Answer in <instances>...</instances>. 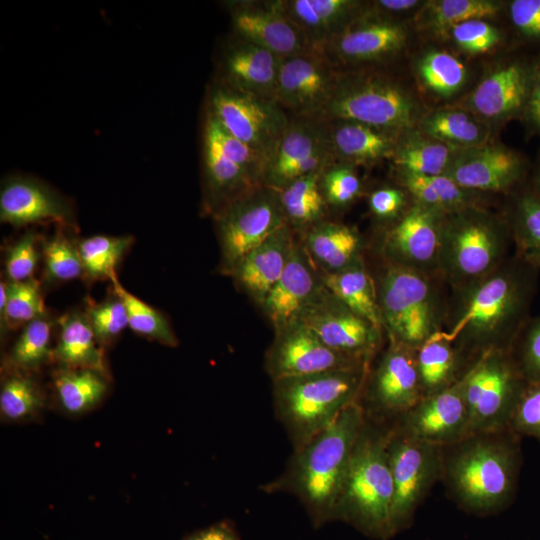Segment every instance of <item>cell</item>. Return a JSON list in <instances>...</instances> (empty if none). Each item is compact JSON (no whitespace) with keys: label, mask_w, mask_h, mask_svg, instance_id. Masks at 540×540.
<instances>
[{"label":"cell","mask_w":540,"mask_h":540,"mask_svg":"<svg viewBox=\"0 0 540 540\" xmlns=\"http://www.w3.org/2000/svg\"><path fill=\"white\" fill-rule=\"evenodd\" d=\"M111 281L114 293L121 298L126 307L128 327L137 334L166 346L178 345V339L164 315L127 291L117 277Z\"/></svg>","instance_id":"cell-46"},{"label":"cell","mask_w":540,"mask_h":540,"mask_svg":"<svg viewBox=\"0 0 540 540\" xmlns=\"http://www.w3.org/2000/svg\"><path fill=\"white\" fill-rule=\"evenodd\" d=\"M505 4L494 0H431L414 15L416 28L437 39H446L456 25L471 19L497 16Z\"/></svg>","instance_id":"cell-37"},{"label":"cell","mask_w":540,"mask_h":540,"mask_svg":"<svg viewBox=\"0 0 540 540\" xmlns=\"http://www.w3.org/2000/svg\"><path fill=\"white\" fill-rule=\"evenodd\" d=\"M0 314L2 330L26 325L45 314L39 284L29 279L0 284Z\"/></svg>","instance_id":"cell-44"},{"label":"cell","mask_w":540,"mask_h":540,"mask_svg":"<svg viewBox=\"0 0 540 540\" xmlns=\"http://www.w3.org/2000/svg\"><path fill=\"white\" fill-rule=\"evenodd\" d=\"M416 128L457 150L485 144L493 140L494 133L489 125L454 103L425 110Z\"/></svg>","instance_id":"cell-32"},{"label":"cell","mask_w":540,"mask_h":540,"mask_svg":"<svg viewBox=\"0 0 540 540\" xmlns=\"http://www.w3.org/2000/svg\"><path fill=\"white\" fill-rule=\"evenodd\" d=\"M415 78L421 89L437 100L457 96L469 81V69L456 54L441 48H428L414 62Z\"/></svg>","instance_id":"cell-34"},{"label":"cell","mask_w":540,"mask_h":540,"mask_svg":"<svg viewBox=\"0 0 540 540\" xmlns=\"http://www.w3.org/2000/svg\"><path fill=\"white\" fill-rule=\"evenodd\" d=\"M220 245V271L231 276L254 248L287 224L279 192L259 185L214 215Z\"/></svg>","instance_id":"cell-11"},{"label":"cell","mask_w":540,"mask_h":540,"mask_svg":"<svg viewBox=\"0 0 540 540\" xmlns=\"http://www.w3.org/2000/svg\"><path fill=\"white\" fill-rule=\"evenodd\" d=\"M302 245L319 273L337 272L362 256L360 233L343 223L324 220L305 231Z\"/></svg>","instance_id":"cell-31"},{"label":"cell","mask_w":540,"mask_h":540,"mask_svg":"<svg viewBox=\"0 0 540 540\" xmlns=\"http://www.w3.org/2000/svg\"><path fill=\"white\" fill-rule=\"evenodd\" d=\"M320 276L332 294L383 330L375 278L368 271L363 256L337 272L320 273Z\"/></svg>","instance_id":"cell-36"},{"label":"cell","mask_w":540,"mask_h":540,"mask_svg":"<svg viewBox=\"0 0 540 540\" xmlns=\"http://www.w3.org/2000/svg\"><path fill=\"white\" fill-rule=\"evenodd\" d=\"M426 109L399 79L382 68L337 70L331 96L319 120H354L402 133L415 128Z\"/></svg>","instance_id":"cell-7"},{"label":"cell","mask_w":540,"mask_h":540,"mask_svg":"<svg viewBox=\"0 0 540 540\" xmlns=\"http://www.w3.org/2000/svg\"><path fill=\"white\" fill-rule=\"evenodd\" d=\"M504 213L474 206L445 214L438 273L452 291L484 279L513 253Z\"/></svg>","instance_id":"cell-6"},{"label":"cell","mask_w":540,"mask_h":540,"mask_svg":"<svg viewBox=\"0 0 540 540\" xmlns=\"http://www.w3.org/2000/svg\"><path fill=\"white\" fill-rule=\"evenodd\" d=\"M290 20L302 31L315 51L361 16L368 1L358 0H281Z\"/></svg>","instance_id":"cell-29"},{"label":"cell","mask_w":540,"mask_h":540,"mask_svg":"<svg viewBox=\"0 0 540 540\" xmlns=\"http://www.w3.org/2000/svg\"><path fill=\"white\" fill-rule=\"evenodd\" d=\"M538 271L513 253L484 279L452 291L440 333L463 365L492 350L509 351L530 317Z\"/></svg>","instance_id":"cell-1"},{"label":"cell","mask_w":540,"mask_h":540,"mask_svg":"<svg viewBox=\"0 0 540 540\" xmlns=\"http://www.w3.org/2000/svg\"><path fill=\"white\" fill-rule=\"evenodd\" d=\"M463 375L452 385L424 397L399 417L396 426L418 440L446 447L470 436Z\"/></svg>","instance_id":"cell-23"},{"label":"cell","mask_w":540,"mask_h":540,"mask_svg":"<svg viewBox=\"0 0 540 540\" xmlns=\"http://www.w3.org/2000/svg\"><path fill=\"white\" fill-rule=\"evenodd\" d=\"M319 185L328 207L337 209L348 207L362 191L357 168L338 162H331L321 171Z\"/></svg>","instance_id":"cell-48"},{"label":"cell","mask_w":540,"mask_h":540,"mask_svg":"<svg viewBox=\"0 0 540 540\" xmlns=\"http://www.w3.org/2000/svg\"><path fill=\"white\" fill-rule=\"evenodd\" d=\"M59 336L52 359L64 368H89L106 373L103 353L85 313L73 311L58 320Z\"/></svg>","instance_id":"cell-35"},{"label":"cell","mask_w":540,"mask_h":540,"mask_svg":"<svg viewBox=\"0 0 540 540\" xmlns=\"http://www.w3.org/2000/svg\"><path fill=\"white\" fill-rule=\"evenodd\" d=\"M439 282H444L439 276L385 261L375 283L388 340L418 349L442 329L448 301Z\"/></svg>","instance_id":"cell-8"},{"label":"cell","mask_w":540,"mask_h":540,"mask_svg":"<svg viewBox=\"0 0 540 540\" xmlns=\"http://www.w3.org/2000/svg\"><path fill=\"white\" fill-rule=\"evenodd\" d=\"M365 422L361 403L350 404L330 425L293 450L283 473L260 489L268 494L284 492L297 497L316 529L334 521L335 507Z\"/></svg>","instance_id":"cell-2"},{"label":"cell","mask_w":540,"mask_h":540,"mask_svg":"<svg viewBox=\"0 0 540 540\" xmlns=\"http://www.w3.org/2000/svg\"><path fill=\"white\" fill-rule=\"evenodd\" d=\"M444 217L445 213L412 200L382 236L384 261L439 276Z\"/></svg>","instance_id":"cell-16"},{"label":"cell","mask_w":540,"mask_h":540,"mask_svg":"<svg viewBox=\"0 0 540 540\" xmlns=\"http://www.w3.org/2000/svg\"><path fill=\"white\" fill-rule=\"evenodd\" d=\"M387 439L388 430L376 427L366 417L334 511V521L346 522L381 540L395 535L394 486Z\"/></svg>","instance_id":"cell-4"},{"label":"cell","mask_w":540,"mask_h":540,"mask_svg":"<svg viewBox=\"0 0 540 540\" xmlns=\"http://www.w3.org/2000/svg\"><path fill=\"white\" fill-rule=\"evenodd\" d=\"M456 150L421 133L415 127L400 135L391 160L396 172L423 176L444 175Z\"/></svg>","instance_id":"cell-39"},{"label":"cell","mask_w":540,"mask_h":540,"mask_svg":"<svg viewBox=\"0 0 540 540\" xmlns=\"http://www.w3.org/2000/svg\"><path fill=\"white\" fill-rule=\"evenodd\" d=\"M51 328L52 323L46 314L23 327L8 355L11 369L32 373L52 359Z\"/></svg>","instance_id":"cell-43"},{"label":"cell","mask_w":540,"mask_h":540,"mask_svg":"<svg viewBox=\"0 0 540 540\" xmlns=\"http://www.w3.org/2000/svg\"><path fill=\"white\" fill-rule=\"evenodd\" d=\"M530 164L519 151L491 140L456 150L444 175L469 191L507 194L528 181Z\"/></svg>","instance_id":"cell-18"},{"label":"cell","mask_w":540,"mask_h":540,"mask_svg":"<svg viewBox=\"0 0 540 540\" xmlns=\"http://www.w3.org/2000/svg\"><path fill=\"white\" fill-rule=\"evenodd\" d=\"M409 39L407 23L373 14L367 7L320 52L336 70L381 68L406 50Z\"/></svg>","instance_id":"cell-14"},{"label":"cell","mask_w":540,"mask_h":540,"mask_svg":"<svg viewBox=\"0 0 540 540\" xmlns=\"http://www.w3.org/2000/svg\"><path fill=\"white\" fill-rule=\"evenodd\" d=\"M417 368L423 398L444 390L465 373L455 346L440 330L417 349Z\"/></svg>","instance_id":"cell-40"},{"label":"cell","mask_w":540,"mask_h":540,"mask_svg":"<svg viewBox=\"0 0 540 540\" xmlns=\"http://www.w3.org/2000/svg\"><path fill=\"white\" fill-rule=\"evenodd\" d=\"M133 241L130 236L96 235L82 240L78 250L84 274L90 279L116 276V266Z\"/></svg>","instance_id":"cell-45"},{"label":"cell","mask_w":540,"mask_h":540,"mask_svg":"<svg viewBox=\"0 0 540 540\" xmlns=\"http://www.w3.org/2000/svg\"><path fill=\"white\" fill-rule=\"evenodd\" d=\"M232 136L267 160L272 158L291 117L272 100L238 92L214 82L207 109Z\"/></svg>","instance_id":"cell-13"},{"label":"cell","mask_w":540,"mask_h":540,"mask_svg":"<svg viewBox=\"0 0 540 540\" xmlns=\"http://www.w3.org/2000/svg\"><path fill=\"white\" fill-rule=\"evenodd\" d=\"M281 58L231 32L223 43L217 82L275 101Z\"/></svg>","instance_id":"cell-24"},{"label":"cell","mask_w":540,"mask_h":540,"mask_svg":"<svg viewBox=\"0 0 540 540\" xmlns=\"http://www.w3.org/2000/svg\"><path fill=\"white\" fill-rule=\"evenodd\" d=\"M509 428L518 436H528L540 441V382L527 383Z\"/></svg>","instance_id":"cell-53"},{"label":"cell","mask_w":540,"mask_h":540,"mask_svg":"<svg viewBox=\"0 0 540 540\" xmlns=\"http://www.w3.org/2000/svg\"><path fill=\"white\" fill-rule=\"evenodd\" d=\"M331 162L334 160L325 121L291 117L266 166L263 185L280 190L300 177L321 171Z\"/></svg>","instance_id":"cell-20"},{"label":"cell","mask_w":540,"mask_h":540,"mask_svg":"<svg viewBox=\"0 0 540 540\" xmlns=\"http://www.w3.org/2000/svg\"><path fill=\"white\" fill-rule=\"evenodd\" d=\"M38 259L37 235L27 232L7 253L5 271L9 281L22 282L32 279Z\"/></svg>","instance_id":"cell-54"},{"label":"cell","mask_w":540,"mask_h":540,"mask_svg":"<svg viewBox=\"0 0 540 540\" xmlns=\"http://www.w3.org/2000/svg\"><path fill=\"white\" fill-rule=\"evenodd\" d=\"M45 406L44 393L30 372L12 369L1 383L0 416L8 423L36 419Z\"/></svg>","instance_id":"cell-42"},{"label":"cell","mask_w":540,"mask_h":540,"mask_svg":"<svg viewBox=\"0 0 540 540\" xmlns=\"http://www.w3.org/2000/svg\"><path fill=\"white\" fill-rule=\"evenodd\" d=\"M489 19H471L454 26L447 38L453 46L467 56H480L499 48L506 35Z\"/></svg>","instance_id":"cell-47"},{"label":"cell","mask_w":540,"mask_h":540,"mask_svg":"<svg viewBox=\"0 0 540 540\" xmlns=\"http://www.w3.org/2000/svg\"><path fill=\"white\" fill-rule=\"evenodd\" d=\"M202 167L205 208L213 216L259 184L203 128Z\"/></svg>","instance_id":"cell-30"},{"label":"cell","mask_w":540,"mask_h":540,"mask_svg":"<svg viewBox=\"0 0 540 540\" xmlns=\"http://www.w3.org/2000/svg\"><path fill=\"white\" fill-rule=\"evenodd\" d=\"M444 447L406 434L396 425L388 430L387 450L392 473L394 533L406 528L435 481L442 476Z\"/></svg>","instance_id":"cell-12"},{"label":"cell","mask_w":540,"mask_h":540,"mask_svg":"<svg viewBox=\"0 0 540 540\" xmlns=\"http://www.w3.org/2000/svg\"><path fill=\"white\" fill-rule=\"evenodd\" d=\"M504 214L508 221L514 254L540 269V196L529 182L509 194Z\"/></svg>","instance_id":"cell-33"},{"label":"cell","mask_w":540,"mask_h":540,"mask_svg":"<svg viewBox=\"0 0 540 540\" xmlns=\"http://www.w3.org/2000/svg\"><path fill=\"white\" fill-rule=\"evenodd\" d=\"M528 182L532 189L540 196V150Z\"/></svg>","instance_id":"cell-59"},{"label":"cell","mask_w":540,"mask_h":540,"mask_svg":"<svg viewBox=\"0 0 540 540\" xmlns=\"http://www.w3.org/2000/svg\"><path fill=\"white\" fill-rule=\"evenodd\" d=\"M505 7L517 42L540 47V0H512Z\"/></svg>","instance_id":"cell-52"},{"label":"cell","mask_w":540,"mask_h":540,"mask_svg":"<svg viewBox=\"0 0 540 540\" xmlns=\"http://www.w3.org/2000/svg\"><path fill=\"white\" fill-rule=\"evenodd\" d=\"M509 353L527 383L540 382V314L529 317Z\"/></svg>","instance_id":"cell-50"},{"label":"cell","mask_w":540,"mask_h":540,"mask_svg":"<svg viewBox=\"0 0 540 540\" xmlns=\"http://www.w3.org/2000/svg\"><path fill=\"white\" fill-rule=\"evenodd\" d=\"M232 33L280 58L315 51L284 12L281 0H234L226 4Z\"/></svg>","instance_id":"cell-22"},{"label":"cell","mask_w":540,"mask_h":540,"mask_svg":"<svg viewBox=\"0 0 540 540\" xmlns=\"http://www.w3.org/2000/svg\"><path fill=\"white\" fill-rule=\"evenodd\" d=\"M60 409L69 416L84 415L97 407L108 392L105 372L89 368L60 367L53 376Z\"/></svg>","instance_id":"cell-38"},{"label":"cell","mask_w":540,"mask_h":540,"mask_svg":"<svg viewBox=\"0 0 540 540\" xmlns=\"http://www.w3.org/2000/svg\"><path fill=\"white\" fill-rule=\"evenodd\" d=\"M321 171L300 177L278 190L286 222L293 230L305 232L326 220L329 207L319 185Z\"/></svg>","instance_id":"cell-41"},{"label":"cell","mask_w":540,"mask_h":540,"mask_svg":"<svg viewBox=\"0 0 540 540\" xmlns=\"http://www.w3.org/2000/svg\"><path fill=\"white\" fill-rule=\"evenodd\" d=\"M539 74L540 52H522L518 47L489 66L454 104L495 131L512 120H521Z\"/></svg>","instance_id":"cell-10"},{"label":"cell","mask_w":540,"mask_h":540,"mask_svg":"<svg viewBox=\"0 0 540 540\" xmlns=\"http://www.w3.org/2000/svg\"><path fill=\"white\" fill-rule=\"evenodd\" d=\"M520 122L525 128L527 136L540 138V74L534 84Z\"/></svg>","instance_id":"cell-58"},{"label":"cell","mask_w":540,"mask_h":540,"mask_svg":"<svg viewBox=\"0 0 540 540\" xmlns=\"http://www.w3.org/2000/svg\"><path fill=\"white\" fill-rule=\"evenodd\" d=\"M407 196L401 187L378 188L369 195V209L376 218L392 222L408 207Z\"/></svg>","instance_id":"cell-55"},{"label":"cell","mask_w":540,"mask_h":540,"mask_svg":"<svg viewBox=\"0 0 540 540\" xmlns=\"http://www.w3.org/2000/svg\"><path fill=\"white\" fill-rule=\"evenodd\" d=\"M421 0H377L368 2V11L390 19L403 21L408 13L416 14L424 5Z\"/></svg>","instance_id":"cell-56"},{"label":"cell","mask_w":540,"mask_h":540,"mask_svg":"<svg viewBox=\"0 0 540 540\" xmlns=\"http://www.w3.org/2000/svg\"><path fill=\"white\" fill-rule=\"evenodd\" d=\"M85 314L99 345L108 344L128 327L126 307L115 293L101 303L90 302Z\"/></svg>","instance_id":"cell-51"},{"label":"cell","mask_w":540,"mask_h":540,"mask_svg":"<svg viewBox=\"0 0 540 540\" xmlns=\"http://www.w3.org/2000/svg\"><path fill=\"white\" fill-rule=\"evenodd\" d=\"M337 70L319 51L281 58L275 102L290 116L318 119Z\"/></svg>","instance_id":"cell-21"},{"label":"cell","mask_w":540,"mask_h":540,"mask_svg":"<svg viewBox=\"0 0 540 540\" xmlns=\"http://www.w3.org/2000/svg\"><path fill=\"white\" fill-rule=\"evenodd\" d=\"M334 162L353 167L374 166L392 158L400 135L354 120L325 121Z\"/></svg>","instance_id":"cell-28"},{"label":"cell","mask_w":540,"mask_h":540,"mask_svg":"<svg viewBox=\"0 0 540 540\" xmlns=\"http://www.w3.org/2000/svg\"><path fill=\"white\" fill-rule=\"evenodd\" d=\"M371 365L331 370L273 382L276 418L293 445L300 448L358 402Z\"/></svg>","instance_id":"cell-5"},{"label":"cell","mask_w":540,"mask_h":540,"mask_svg":"<svg viewBox=\"0 0 540 540\" xmlns=\"http://www.w3.org/2000/svg\"><path fill=\"white\" fill-rule=\"evenodd\" d=\"M299 321L330 348L368 363L382 345L383 330L350 309L324 284Z\"/></svg>","instance_id":"cell-17"},{"label":"cell","mask_w":540,"mask_h":540,"mask_svg":"<svg viewBox=\"0 0 540 540\" xmlns=\"http://www.w3.org/2000/svg\"><path fill=\"white\" fill-rule=\"evenodd\" d=\"M182 540H242L234 523L228 519L194 530Z\"/></svg>","instance_id":"cell-57"},{"label":"cell","mask_w":540,"mask_h":540,"mask_svg":"<svg viewBox=\"0 0 540 540\" xmlns=\"http://www.w3.org/2000/svg\"><path fill=\"white\" fill-rule=\"evenodd\" d=\"M323 286L319 271L302 243H295L281 277L261 306L274 331L299 321Z\"/></svg>","instance_id":"cell-25"},{"label":"cell","mask_w":540,"mask_h":540,"mask_svg":"<svg viewBox=\"0 0 540 540\" xmlns=\"http://www.w3.org/2000/svg\"><path fill=\"white\" fill-rule=\"evenodd\" d=\"M293 232L288 224L282 226L250 251L230 276L260 308L289 261L296 243Z\"/></svg>","instance_id":"cell-27"},{"label":"cell","mask_w":540,"mask_h":540,"mask_svg":"<svg viewBox=\"0 0 540 540\" xmlns=\"http://www.w3.org/2000/svg\"><path fill=\"white\" fill-rule=\"evenodd\" d=\"M70 204L44 183L28 177H11L0 192V219L13 226L45 221L70 224Z\"/></svg>","instance_id":"cell-26"},{"label":"cell","mask_w":540,"mask_h":540,"mask_svg":"<svg viewBox=\"0 0 540 540\" xmlns=\"http://www.w3.org/2000/svg\"><path fill=\"white\" fill-rule=\"evenodd\" d=\"M463 393L470 435L510 429V422L527 382L509 351L481 355L463 374Z\"/></svg>","instance_id":"cell-9"},{"label":"cell","mask_w":540,"mask_h":540,"mask_svg":"<svg viewBox=\"0 0 540 540\" xmlns=\"http://www.w3.org/2000/svg\"><path fill=\"white\" fill-rule=\"evenodd\" d=\"M42 253L45 278L51 283L70 281L84 273L78 246L62 234L43 242Z\"/></svg>","instance_id":"cell-49"},{"label":"cell","mask_w":540,"mask_h":540,"mask_svg":"<svg viewBox=\"0 0 540 540\" xmlns=\"http://www.w3.org/2000/svg\"><path fill=\"white\" fill-rule=\"evenodd\" d=\"M519 438L511 429L474 434L443 449L442 476L466 510L488 514L507 506L515 495L521 465Z\"/></svg>","instance_id":"cell-3"},{"label":"cell","mask_w":540,"mask_h":540,"mask_svg":"<svg viewBox=\"0 0 540 540\" xmlns=\"http://www.w3.org/2000/svg\"><path fill=\"white\" fill-rule=\"evenodd\" d=\"M361 365L371 363L330 348L301 321L276 330L265 355V369L272 381Z\"/></svg>","instance_id":"cell-19"},{"label":"cell","mask_w":540,"mask_h":540,"mask_svg":"<svg viewBox=\"0 0 540 540\" xmlns=\"http://www.w3.org/2000/svg\"><path fill=\"white\" fill-rule=\"evenodd\" d=\"M361 396L367 418L401 417L423 399L417 349L389 340L374 369L369 370Z\"/></svg>","instance_id":"cell-15"}]
</instances>
